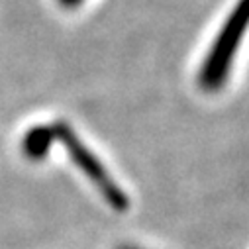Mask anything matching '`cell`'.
<instances>
[{
	"instance_id": "obj_1",
	"label": "cell",
	"mask_w": 249,
	"mask_h": 249,
	"mask_svg": "<svg viewBox=\"0 0 249 249\" xmlns=\"http://www.w3.org/2000/svg\"><path fill=\"white\" fill-rule=\"evenodd\" d=\"M249 28V0H239L226 18L220 34L216 36L204 63L198 71V83L204 90L216 92L228 81L233 57Z\"/></svg>"
},
{
	"instance_id": "obj_2",
	"label": "cell",
	"mask_w": 249,
	"mask_h": 249,
	"mask_svg": "<svg viewBox=\"0 0 249 249\" xmlns=\"http://www.w3.org/2000/svg\"><path fill=\"white\" fill-rule=\"evenodd\" d=\"M51 130H53L55 140L67 149L71 161L94 182V186L98 189V193L106 198V202L118 212H126L128 206H130L128 195L124 193L118 186V182L108 175V171L100 163V159L81 142L77 132L69 126L67 122H55L51 126Z\"/></svg>"
},
{
	"instance_id": "obj_3",
	"label": "cell",
	"mask_w": 249,
	"mask_h": 249,
	"mask_svg": "<svg viewBox=\"0 0 249 249\" xmlns=\"http://www.w3.org/2000/svg\"><path fill=\"white\" fill-rule=\"evenodd\" d=\"M55 142V136H53V130L47 128V126H36L32 128L24 140H22V151L28 159L32 161H39L43 159L47 153H49V147L51 143Z\"/></svg>"
},
{
	"instance_id": "obj_4",
	"label": "cell",
	"mask_w": 249,
	"mask_h": 249,
	"mask_svg": "<svg viewBox=\"0 0 249 249\" xmlns=\"http://www.w3.org/2000/svg\"><path fill=\"white\" fill-rule=\"evenodd\" d=\"M59 2L63 4V6H69V8H73V6H79V4L83 2V0H59Z\"/></svg>"
},
{
	"instance_id": "obj_5",
	"label": "cell",
	"mask_w": 249,
	"mask_h": 249,
	"mask_svg": "<svg viewBox=\"0 0 249 249\" xmlns=\"http://www.w3.org/2000/svg\"><path fill=\"white\" fill-rule=\"evenodd\" d=\"M118 249H140V247H132V245H124V247H118Z\"/></svg>"
}]
</instances>
